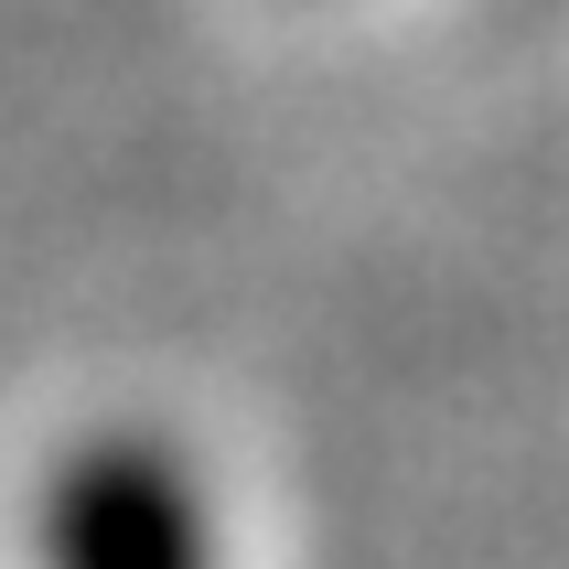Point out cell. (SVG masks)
Masks as SVG:
<instances>
[{"instance_id": "1", "label": "cell", "mask_w": 569, "mask_h": 569, "mask_svg": "<svg viewBox=\"0 0 569 569\" xmlns=\"http://www.w3.org/2000/svg\"><path fill=\"white\" fill-rule=\"evenodd\" d=\"M32 569H226V516L172 430L108 419L32 483Z\"/></svg>"}]
</instances>
